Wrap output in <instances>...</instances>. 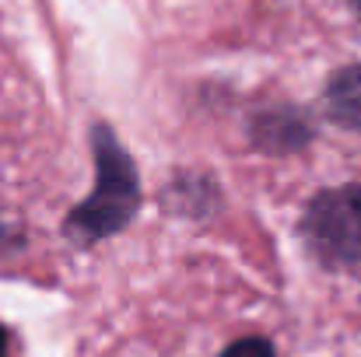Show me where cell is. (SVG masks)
Segmentation results:
<instances>
[{
    "label": "cell",
    "mask_w": 361,
    "mask_h": 357,
    "mask_svg": "<svg viewBox=\"0 0 361 357\" xmlns=\"http://www.w3.org/2000/svg\"><path fill=\"white\" fill-rule=\"evenodd\" d=\"M326 113L348 130H361V67H348L330 81Z\"/></svg>",
    "instance_id": "cell-3"
},
{
    "label": "cell",
    "mask_w": 361,
    "mask_h": 357,
    "mask_svg": "<svg viewBox=\"0 0 361 357\" xmlns=\"http://www.w3.org/2000/svg\"><path fill=\"white\" fill-rule=\"evenodd\" d=\"M95 158H99L95 193L71 218V232H78L81 238L113 235L137 211V172L109 130L95 133Z\"/></svg>",
    "instance_id": "cell-1"
},
{
    "label": "cell",
    "mask_w": 361,
    "mask_h": 357,
    "mask_svg": "<svg viewBox=\"0 0 361 357\" xmlns=\"http://www.w3.org/2000/svg\"><path fill=\"white\" fill-rule=\"evenodd\" d=\"M7 347H11V337H7V330L0 326V357H7Z\"/></svg>",
    "instance_id": "cell-5"
},
{
    "label": "cell",
    "mask_w": 361,
    "mask_h": 357,
    "mask_svg": "<svg viewBox=\"0 0 361 357\" xmlns=\"http://www.w3.org/2000/svg\"><path fill=\"white\" fill-rule=\"evenodd\" d=\"M309 249L326 266H351L361 259V186L323 189L302 221Z\"/></svg>",
    "instance_id": "cell-2"
},
{
    "label": "cell",
    "mask_w": 361,
    "mask_h": 357,
    "mask_svg": "<svg viewBox=\"0 0 361 357\" xmlns=\"http://www.w3.org/2000/svg\"><path fill=\"white\" fill-rule=\"evenodd\" d=\"M355 7H358V14H361V0H355Z\"/></svg>",
    "instance_id": "cell-6"
},
{
    "label": "cell",
    "mask_w": 361,
    "mask_h": 357,
    "mask_svg": "<svg viewBox=\"0 0 361 357\" xmlns=\"http://www.w3.org/2000/svg\"><path fill=\"white\" fill-rule=\"evenodd\" d=\"M221 357H274L270 351V344L267 340H259V337H249V340H239V344H232L228 351Z\"/></svg>",
    "instance_id": "cell-4"
}]
</instances>
